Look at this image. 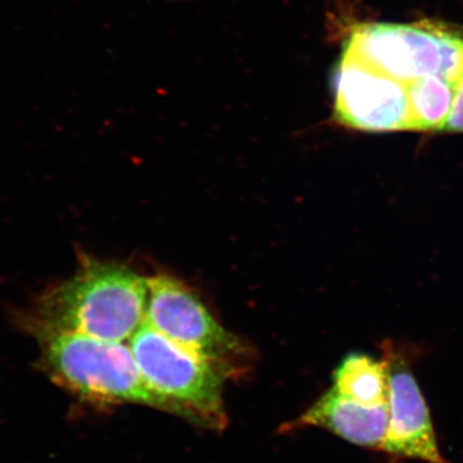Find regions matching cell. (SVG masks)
<instances>
[{"label": "cell", "mask_w": 463, "mask_h": 463, "mask_svg": "<svg viewBox=\"0 0 463 463\" xmlns=\"http://www.w3.org/2000/svg\"><path fill=\"white\" fill-rule=\"evenodd\" d=\"M443 133H463V81L456 88L452 109L444 124Z\"/></svg>", "instance_id": "obj_11"}, {"label": "cell", "mask_w": 463, "mask_h": 463, "mask_svg": "<svg viewBox=\"0 0 463 463\" xmlns=\"http://www.w3.org/2000/svg\"><path fill=\"white\" fill-rule=\"evenodd\" d=\"M456 88L439 75H426L407 84L410 130L441 132L455 100Z\"/></svg>", "instance_id": "obj_10"}, {"label": "cell", "mask_w": 463, "mask_h": 463, "mask_svg": "<svg viewBox=\"0 0 463 463\" xmlns=\"http://www.w3.org/2000/svg\"><path fill=\"white\" fill-rule=\"evenodd\" d=\"M54 383L99 403H139L183 414L146 381L129 345L63 331L32 332Z\"/></svg>", "instance_id": "obj_2"}, {"label": "cell", "mask_w": 463, "mask_h": 463, "mask_svg": "<svg viewBox=\"0 0 463 463\" xmlns=\"http://www.w3.org/2000/svg\"><path fill=\"white\" fill-rule=\"evenodd\" d=\"M386 362L389 423L380 449L429 463H448L439 450L430 411L413 373L401 362Z\"/></svg>", "instance_id": "obj_7"}, {"label": "cell", "mask_w": 463, "mask_h": 463, "mask_svg": "<svg viewBox=\"0 0 463 463\" xmlns=\"http://www.w3.org/2000/svg\"><path fill=\"white\" fill-rule=\"evenodd\" d=\"M129 346L151 388L175 404L183 416L214 426L224 423L221 364L174 343L147 322Z\"/></svg>", "instance_id": "obj_4"}, {"label": "cell", "mask_w": 463, "mask_h": 463, "mask_svg": "<svg viewBox=\"0 0 463 463\" xmlns=\"http://www.w3.org/2000/svg\"><path fill=\"white\" fill-rule=\"evenodd\" d=\"M147 303L148 279L121 264L85 260L42 295L27 327L124 343L145 325Z\"/></svg>", "instance_id": "obj_1"}, {"label": "cell", "mask_w": 463, "mask_h": 463, "mask_svg": "<svg viewBox=\"0 0 463 463\" xmlns=\"http://www.w3.org/2000/svg\"><path fill=\"white\" fill-rule=\"evenodd\" d=\"M301 422L327 429L356 446L381 448L388 430L389 408L361 404L332 389L304 414Z\"/></svg>", "instance_id": "obj_8"}, {"label": "cell", "mask_w": 463, "mask_h": 463, "mask_svg": "<svg viewBox=\"0 0 463 463\" xmlns=\"http://www.w3.org/2000/svg\"><path fill=\"white\" fill-rule=\"evenodd\" d=\"M334 118L362 132L410 130L407 84L343 52L334 76Z\"/></svg>", "instance_id": "obj_5"}, {"label": "cell", "mask_w": 463, "mask_h": 463, "mask_svg": "<svg viewBox=\"0 0 463 463\" xmlns=\"http://www.w3.org/2000/svg\"><path fill=\"white\" fill-rule=\"evenodd\" d=\"M343 52L404 84L426 75L455 88L463 81V38L434 27L364 24L352 29Z\"/></svg>", "instance_id": "obj_3"}, {"label": "cell", "mask_w": 463, "mask_h": 463, "mask_svg": "<svg viewBox=\"0 0 463 463\" xmlns=\"http://www.w3.org/2000/svg\"><path fill=\"white\" fill-rule=\"evenodd\" d=\"M146 322L185 349L224 364L242 352L240 341L222 327L194 292L169 276L148 279Z\"/></svg>", "instance_id": "obj_6"}, {"label": "cell", "mask_w": 463, "mask_h": 463, "mask_svg": "<svg viewBox=\"0 0 463 463\" xmlns=\"http://www.w3.org/2000/svg\"><path fill=\"white\" fill-rule=\"evenodd\" d=\"M335 392L341 397L365 405L388 404V362L353 353L335 373Z\"/></svg>", "instance_id": "obj_9"}]
</instances>
